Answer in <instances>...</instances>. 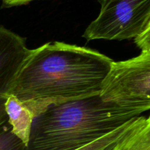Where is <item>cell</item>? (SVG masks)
Wrapping results in <instances>:
<instances>
[{
  "instance_id": "obj_4",
  "label": "cell",
  "mask_w": 150,
  "mask_h": 150,
  "mask_svg": "<svg viewBox=\"0 0 150 150\" xmlns=\"http://www.w3.org/2000/svg\"><path fill=\"white\" fill-rule=\"evenodd\" d=\"M100 11L82 37L89 40H124L150 29V0H100Z\"/></svg>"
},
{
  "instance_id": "obj_12",
  "label": "cell",
  "mask_w": 150,
  "mask_h": 150,
  "mask_svg": "<svg viewBox=\"0 0 150 150\" xmlns=\"http://www.w3.org/2000/svg\"><path fill=\"white\" fill-rule=\"evenodd\" d=\"M104 1H111V0H104Z\"/></svg>"
},
{
  "instance_id": "obj_2",
  "label": "cell",
  "mask_w": 150,
  "mask_h": 150,
  "mask_svg": "<svg viewBox=\"0 0 150 150\" xmlns=\"http://www.w3.org/2000/svg\"><path fill=\"white\" fill-rule=\"evenodd\" d=\"M141 114L104 102L99 95L51 105L34 119L27 150H76Z\"/></svg>"
},
{
  "instance_id": "obj_5",
  "label": "cell",
  "mask_w": 150,
  "mask_h": 150,
  "mask_svg": "<svg viewBox=\"0 0 150 150\" xmlns=\"http://www.w3.org/2000/svg\"><path fill=\"white\" fill-rule=\"evenodd\" d=\"M30 51L24 38L0 26V126L7 122L6 100Z\"/></svg>"
},
{
  "instance_id": "obj_3",
  "label": "cell",
  "mask_w": 150,
  "mask_h": 150,
  "mask_svg": "<svg viewBox=\"0 0 150 150\" xmlns=\"http://www.w3.org/2000/svg\"><path fill=\"white\" fill-rule=\"evenodd\" d=\"M99 97L127 109L145 112L150 109V51L137 57L112 62L103 81Z\"/></svg>"
},
{
  "instance_id": "obj_8",
  "label": "cell",
  "mask_w": 150,
  "mask_h": 150,
  "mask_svg": "<svg viewBox=\"0 0 150 150\" xmlns=\"http://www.w3.org/2000/svg\"><path fill=\"white\" fill-rule=\"evenodd\" d=\"M131 121L128 122L111 133L103 136L100 139L76 150H111L117 141L124 134Z\"/></svg>"
},
{
  "instance_id": "obj_10",
  "label": "cell",
  "mask_w": 150,
  "mask_h": 150,
  "mask_svg": "<svg viewBox=\"0 0 150 150\" xmlns=\"http://www.w3.org/2000/svg\"><path fill=\"white\" fill-rule=\"evenodd\" d=\"M134 41L141 51H150V29L135 38Z\"/></svg>"
},
{
  "instance_id": "obj_1",
  "label": "cell",
  "mask_w": 150,
  "mask_h": 150,
  "mask_svg": "<svg viewBox=\"0 0 150 150\" xmlns=\"http://www.w3.org/2000/svg\"><path fill=\"white\" fill-rule=\"evenodd\" d=\"M112 59L96 50L55 41L31 49L10 95L38 117L50 105L98 96Z\"/></svg>"
},
{
  "instance_id": "obj_9",
  "label": "cell",
  "mask_w": 150,
  "mask_h": 150,
  "mask_svg": "<svg viewBox=\"0 0 150 150\" xmlns=\"http://www.w3.org/2000/svg\"><path fill=\"white\" fill-rule=\"evenodd\" d=\"M0 150H27V146L12 133L8 122L0 126Z\"/></svg>"
},
{
  "instance_id": "obj_11",
  "label": "cell",
  "mask_w": 150,
  "mask_h": 150,
  "mask_svg": "<svg viewBox=\"0 0 150 150\" xmlns=\"http://www.w3.org/2000/svg\"><path fill=\"white\" fill-rule=\"evenodd\" d=\"M1 7L9 8L13 7H18V6L26 5L29 4L32 1H37V0H1Z\"/></svg>"
},
{
  "instance_id": "obj_7",
  "label": "cell",
  "mask_w": 150,
  "mask_h": 150,
  "mask_svg": "<svg viewBox=\"0 0 150 150\" xmlns=\"http://www.w3.org/2000/svg\"><path fill=\"white\" fill-rule=\"evenodd\" d=\"M111 150H150V119H133Z\"/></svg>"
},
{
  "instance_id": "obj_6",
  "label": "cell",
  "mask_w": 150,
  "mask_h": 150,
  "mask_svg": "<svg viewBox=\"0 0 150 150\" xmlns=\"http://www.w3.org/2000/svg\"><path fill=\"white\" fill-rule=\"evenodd\" d=\"M4 106L12 133L27 146L31 127L35 119L33 114L13 95H8Z\"/></svg>"
}]
</instances>
